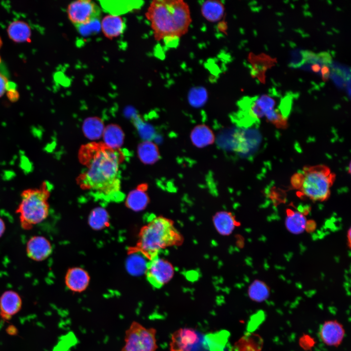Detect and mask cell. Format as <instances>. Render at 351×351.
<instances>
[{
    "instance_id": "obj_32",
    "label": "cell",
    "mask_w": 351,
    "mask_h": 351,
    "mask_svg": "<svg viewBox=\"0 0 351 351\" xmlns=\"http://www.w3.org/2000/svg\"><path fill=\"white\" fill-rule=\"evenodd\" d=\"M5 230V224L3 219L0 217V237L3 235Z\"/></svg>"
},
{
    "instance_id": "obj_14",
    "label": "cell",
    "mask_w": 351,
    "mask_h": 351,
    "mask_svg": "<svg viewBox=\"0 0 351 351\" xmlns=\"http://www.w3.org/2000/svg\"><path fill=\"white\" fill-rule=\"evenodd\" d=\"M89 280L87 273L80 268L69 269L65 278L66 287L75 292H81L85 290L89 285Z\"/></svg>"
},
{
    "instance_id": "obj_34",
    "label": "cell",
    "mask_w": 351,
    "mask_h": 351,
    "mask_svg": "<svg viewBox=\"0 0 351 351\" xmlns=\"http://www.w3.org/2000/svg\"><path fill=\"white\" fill-rule=\"evenodd\" d=\"M1 44H2V41H1V39L0 38V47H1ZM0 61H1V58H0Z\"/></svg>"
},
{
    "instance_id": "obj_16",
    "label": "cell",
    "mask_w": 351,
    "mask_h": 351,
    "mask_svg": "<svg viewBox=\"0 0 351 351\" xmlns=\"http://www.w3.org/2000/svg\"><path fill=\"white\" fill-rule=\"evenodd\" d=\"M101 27L105 36L112 39L123 33L126 28V24L122 17L117 15H108L102 19Z\"/></svg>"
},
{
    "instance_id": "obj_30",
    "label": "cell",
    "mask_w": 351,
    "mask_h": 351,
    "mask_svg": "<svg viewBox=\"0 0 351 351\" xmlns=\"http://www.w3.org/2000/svg\"><path fill=\"white\" fill-rule=\"evenodd\" d=\"M316 227V224L315 222L312 220H310L307 221L305 230H306L307 232H311L312 231L314 230Z\"/></svg>"
},
{
    "instance_id": "obj_18",
    "label": "cell",
    "mask_w": 351,
    "mask_h": 351,
    "mask_svg": "<svg viewBox=\"0 0 351 351\" xmlns=\"http://www.w3.org/2000/svg\"><path fill=\"white\" fill-rule=\"evenodd\" d=\"M201 13L208 21L214 22L220 20L224 14L225 6L221 1L208 0L201 5Z\"/></svg>"
},
{
    "instance_id": "obj_21",
    "label": "cell",
    "mask_w": 351,
    "mask_h": 351,
    "mask_svg": "<svg viewBox=\"0 0 351 351\" xmlns=\"http://www.w3.org/2000/svg\"><path fill=\"white\" fill-rule=\"evenodd\" d=\"M229 333L226 331L204 336L203 347L209 351H224Z\"/></svg>"
},
{
    "instance_id": "obj_25",
    "label": "cell",
    "mask_w": 351,
    "mask_h": 351,
    "mask_svg": "<svg viewBox=\"0 0 351 351\" xmlns=\"http://www.w3.org/2000/svg\"><path fill=\"white\" fill-rule=\"evenodd\" d=\"M144 189L136 190L131 192L127 200L128 206L134 210L143 209L148 202V197Z\"/></svg>"
},
{
    "instance_id": "obj_31",
    "label": "cell",
    "mask_w": 351,
    "mask_h": 351,
    "mask_svg": "<svg viewBox=\"0 0 351 351\" xmlns=\"http://www.w3.org/2000/svg\"><path fill=\"white\" fill-rule=\"evenodd\" d=\"M8 97L11 101H16L19 98V94L13 89L8 91Z\"/></svg>"
},
{
    "instance_id": "obj_4",
    "label": "cell",
    "mask_w": 351,
    "mask_h": 351,
    "mask_svg": "<svg viewBox=\"0 0 351 351\" xmlns=\"http://www.w3.org/2000/svg\"><path fill=\"white\" fill-rule=\"evenodd\" d=\"M336 176L326 165L305 166L300 172L294 174L290 182L298 195L313 201H324L331 195V189Z\"/></svg>"
},
{
    "instance_id": "obj_22",
    "label": "cell",
    "mask_w": 351,
    "mask_h": 351,
    "mask_svg": "<svg viewBox=\"0 0 351 351\" xmlns=\"http://www.w3.org/2000/svg\"><path fill=\"white\" fill-rule=\"evenodd\" d=\"M270 293V288L263 281L256 280L250 286L248 294L253 301L256 302H262L267 300Z\"/></svg>"
},
{
    "instance_id": "obj_3",
    "label": "cell",
    "mask_w": 351,
    "mask_h": 351,
    "mask_svg": "<svg viewBox=\"0 0 351 351\" xmlns=\"http://www.w3.org/2000/svg\"><path fill=\"white\" fill-rule=\"evenodd\" d=\"M182 237L173 222L162 216L152 218L141 229L136 251L149 260L170 246L179 245Z\"/></svg>"
},
{
    "instance_id": "obj_9",
    "label": "cell",
    "mask_w": 351,
    "mask_h": 351,
    "mask_svg": "<svg viewBox=\"0 0 351 351\" xmlns=\"http://www.w3.org/2000/svg\"><path fill=\"white\" fill-rule=\"evenodd\" d=\"M174 268L167 260L157 255L146 264V276L151 286L160 289L172 278Z\"/></svg>"
},
{
    "instance_id": "obj_10",
    "label": "cell",
    "mask_w": 351,
    "mask_h": 351,
    "mask_svg": "<svg viewBox=\"0 0 351 351\" xmlns=\"http://www.w3.org/2000/svg\"><path fill=\"white\" fill-rule=\"evenodd\" d=\"M204 339L193 329L180 328L172 334L170 351H199L203 347Z\"/></svg>"
},
{
    "instance_id": "obj_13",
    "label": "cell",
    "mask_w": 351,
    "mask_h": 351,
    "mask_svg": "<svg viewBox=\"0 0 351 351\" xmlns=\"http://www.w3.org/2000/svg\"><path fill=\"white\" fill-rule=\"evenodd\" d=\"M22 300L16 292L9 290L0 297V315L4 320H9L21 308Z\"/></svg>"
},
{
    "instance_id": "obj_20",
    "label": "cell",
    "mask_w": 351,
    "mask_h": 351,
    "mask_svg": "<svg viewBox=\"0 0 351 351\" xmlns=\"http://www.w3.org/2000/svg\"><path fill=\"white\" fill-rule=\"evenodd\" d=\"M138 155L140 160L147 164H154L160 157L157 145L149 141H144L139 145Z\"/></svg>"
},
{
    "instance_id": "obj_27",
    "label": "cell",
    "mask_w": 351,
    "mask_h": 351,
    "mask_svg": "<svg viewBox=\"0 0 351 351\" xmlns=\"http://www.w3.org/2000/svg\"><path fill=\"white\" fill-rule=\"evenodd\" d=\"M207 98V92L203 87L194 88L189 93L188 101L194 107H200L206 103Z\"/></svg>"
},
{
    "instance_id": "obj_1",
    "label": "cell",
    "mask_w": 351,
    "mask_h": 351,
    "mask_svg": "<svg viewBox=\"0 0 351 351\" xmlns=\"http://www.w3.org/2000/svg\"><path fill=\"white\" fill-rule=\"evenodd\" d=\"M80 154L86 167L78 177L82 188L90 191L98 199L106 201L122 199L119 171L121 153L105 144L93 143L82 148Z\"/></svg>"
},
{
    "instance_id": "obj_2",
    "label": "cell",
    "mask_w": 351,
    "mask_h": 351,
    "mask_svg": "<svg viewBox=\"0 0 351 351\" xmlns=\"http://www.w3.org/2000/svg\"><path fill=\"white\" fill-rule=\"evenodd\" d=\"M155 39L173 47L187 33L192 22L188 4L182 0H154L145 13Z\"/></svg>"
},
{
    "instance_id": "obj_29",
    "label": "cell",
    "mask_w": 351,
    "mask_h": 351,
    "mask_svg": "<svg viewBox=\"0 0 351 351\" xmlns=\"http://www.w3.org/2000/svg\"><path fill=\"white\" fill-rule=\"evenodd\" d=\"M8 81L7 78L0 73V97H2L8 89Z\"/></svg>"
},
{
    "instance_id": "obj_28",
    "label": "cell",
    "mask_w": 351,
    "mask_h": 351,
    "mask_svg": "<svg viewBox=\"0 0 351 351\" xmlns=\"http://www.w3.org/2000/svg\"><path fill=\"white\" fill-rule=\"evenodd\" d=\"M105 212L101 209L95 210L91 216V225L95 228H101L106 221Z\"/></svg>"
},
{
    "instance_id": "obj_6",
    "label": "cell",
    "mask_w": 351,
    "mask_h": 351,
    "mask_svg": "<svg viewBox=\"0 0 351 351\" xmlns=\"http://www.w3.org/2000/svg\"><path fill=\"white\" fill-rule=\"evenodd\" d=\"M291 100L289 96L282 98L277 93L263 94L252 98H246L241 101L240 116L253 123L265 118L266 120L276 111Z\"/></svg>"
},
{
    "instance_id": "obj_7",
    "label": "cell",
    "mask_w": 351,
    "mask_h": 351,
    "mask_svg": "<svg viewBox=\"0 0 351 351\" xmlns=\"http://www.w3.org/2000/svg\"><path fill=\"white\" fill-rule=\"evenodd\" d=\"M156 331L133 321L125 332L124 345L120 351H156Z\"/></svg>"
},
{
    "instance_id": "obj_33",
    "label": "cell",
    "mask_w": 351,
    "mask_h": 351,
    "mask_svg": "<svg viewBox=\"0 0 351 351\" xmlns=\"http://www.w3.org/2000/svg\"><path fill=\"white\" fill-rule=\"evenodd\" d=\"M348 239L349 246L350 247V245H351V240H350L351 230H350V229L349 230L348 232Z\"/></svg>"
},
{
    "instance_id": "obj_8",
    "label": "cell",
    "mask_w": 351,
    "mask_h": 351,
    "mask_svg": "<svg viewBox=\"0 0 351 351\" xmlns=\"http://www.w3.org/2000/svg\"><path fill=\"white\" fill-rule=\"evenodd\" d=\"M67 13L71 23L77 28L97 20L101 14L99 6L91 0H78L67 6Z\"/></svg>"
},
{
    "instance_id": "obj_26",
    "label": "cell",
    "mask_w": 351,
    "mask_h": 351,
    "mask_svg": "<svg viewBox=\"0 0 351 351\" xmlns=\"http://www.w3.org/2000/svg\"><path fill=\"white\" fill-rule=\"evenodd\" d=\"M83 128L87 136L95 139L101 135L103 130V125L98 118H89L84 123Z\"/></svg>"
},
{
    "instance_id": "obj_11",
    "label": "cell",
    "mask_w": 351,
    "mask_h": 351,
    "mask_svg": "<svg viewBox=\"0 0 351 351\" xmlns=\"http://www.w3.org/2000/svg\"><path fill=\"white\" fill-rule=\"evenodd\" d=\"M343 326L336 320L324 322L319 330V336L322 342L328 346L338 347L345 336Z\"/></svg>"
},
{
    "instance_id": "obj_15",
    "label": "cell",
    "mask_w": 351,
    "mask_h": 351,
    "mask_svg": "<svg viewBox=\"0 0 351 351\" xmlns=\"http://www.w3.org/2000/svg\"><path fill=\"white\" fill-rule=\"evenodd\" d=\"M192 144L198 148H202L213 144L215 136L212 130L205 124H198L192 130L190 135Z\"/></svg>"
},
{
    "instance_id": "obj_23",
    "label": "cell",
    "mask_w": 351,
    "mask_h": 351,
    "mask_svg": "<svg viewBox=\"0 0 351 351\" xmlns=\"http://www.w3.org/2000/svg\"><path fill=\"white\" fill-rule=\"evenodd\" d=\"M103 136L105 144L114 149L121 146L124 137L121 130L115 125L108 126L104 131Z\"/></svg>"
},
{
    "instance_id": "obj_19",
    "label": "cell",
    "mask_w": 351,
    "mask_h": 351,
    "mask_svg": "<svg viewBox=\"0 0 351 351\" xmlns=\"http://www.w3.org/2000/svg\"><path fill=\"white\" fill-rule=\"evenodd\" d=\"M285 226L287 229L293 234H300L305 230L307 219L304 214L300 211L290 209L286 210Z\"/></svg>"
},
{
    "instance_id": "obj_12",
    "label": "cell",
    "mask_w": 351,
    "mask_h": 351,
    "mask_svg": "<svg viewBox=\"0 0 351 351\" xmlns=\"http://www.w3.org/2000/svg\"><path fill=\"white\" fill-rule=\"evenodd\" d=\"M52 247L50 241L45 237L36 235L28 241L26 252L28 257L36 261L46 259L52 253Z\"/></svg>"
},
{
    "instance_id": "obj_17",
    "label": "cell",
    "mask_w": 351,
    "mask_h": 351,
    "mask_svg": "<svg viewBox=\"0 0 351 351\" xmlns=\"http://www.w3.org/2000/svg\"><path fill=\"white\" fill-rule=\"evenodd\" d=\"M9 38L15 42L31 41V29L24 21L17 20L9 24L7 30Z\"/></svg>"
},
{
    "instance_id": "obj_5",
    "label": "cell",
    "mask_w": 351,
    "mask_h": 351,
    "mask_svg": "<svg viewBox=\"0 0 351 351\" xmlns=\"http://www.w3.org/2000/svg\"><path fill=\"white\" fill-rule=\"evenodd\" d=\"M50 195L48 184L45 182L39 188H29L21 192L20 202L16 213L19 215L20 224L23 229L31 230L47 217Z\"/></svg>"
},
{
    "instance_id": "obj_24",
    "label": "cell",
    "mask_w": 351,
    "mask_h": 351,
    "mask_svg": "<svg viewBox=\"0 0 351 351\" xmlns=\"http://www.w3.org/2000/svg\"><path fill=\"white\" fill-rule=\"evenodd\" d=\"M215 226L218 232L222 234H229L234 229L235 221L230 213L219 212L214 216Z\"/></svg>"
}]
</instances>
